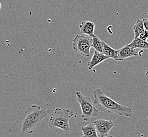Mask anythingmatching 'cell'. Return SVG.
<instances>
[{
    "label": "cell",
    "instance_id": "7a4b0ae2",
    "mask_svg": "<svg viewBox=\"0 0 148 137\" xmlns=\"http://www.w3.org/2000/svg\"><path fill=\"white\" fill-rule=\"evenodd\" d=\"M93 94V102L100 111L126 117H131L133 115V109L131 108L116 102L106 95L100 88L95 90Z\"/></svg>",
    "mask_w": 148,
    "mask_h": 137
},
{
    "label": "cell",
    "instance_id": "ba28073f",
    "mask_svg": "<svg viewBox=\"0 0 148 137\" xmlns=\"http://www.w3.org/2000/svg\"><path fill=\"white\" fill-rule=\"evenodd\" d=\"M108 59L109 58L105 55L103 53L95 50L91 60L87 64L88 70H91L94 67L102 63L104 61Z\"/></svg>",
    "mask_w": 148,
    "mask_h": 137
},
{
    "label": "cell",
    "instance_id": "8fae6325",
    "mask_svg": "<svg viewBox=\"0 0 148 137\" xmlns=\"http://www.w3.org/2000/svg\"><path fill=\"white\" fill-rule=\"evenodd\" d=\"M81 130L82 132V137H98L96 128L93 123H90L86 126L82 127Z\"/></svg>",
    "mask_w": 148,
    "mask_h": 137
},
{
    "label": "cell",
    "instance_id": "5b68a950",
    "mask_svg": "<svg viewBox=\"0 0 148 137\" xmlns=\"http://www.w3.org/2000/svg\"><path fill=\"white\" fill-rule=\"evenodd\" d=\"M91 42L92 38L88 35H76L72 42L73 49L82 55L89 57Z\"/></svg>",
    "mask_w": 148,
    "mask_h": 137
},
{
    "label": "cell",
    "instance_id": "9a60e30c",
    "mask_svg": "<svg viewBox=\"0 0 148 137\" xmlns=\"http://www.w3.org/2000/svg\"><path fill=\"white\" fill-rule=\"evenodd\" d=\"M138 38H141L144 41H147L148 40V31L145 30V31L139 35Z\"/></svg>",
    "mask_w": 148,
    "mask_h": 137
},
{
    "label": "cell",
    "instance_id": "7c38bea8",
    "mask_svg": "<svg viewBox=\"0 0 148 137\" xmlns=\"http://www.w3.org/2000/svg\"><path fill=\"white\" fill-rule=\"evenodd\" d=\"M129 45L134 49H142L148 50V42L147 41H144L138 38H134Z\"/></svg>",
    "mask_w": 148,
    "mask_h": 137
},
{
    "label": "cell",
    "instance_id": "2e32d148",
    "mask_svg": "<svg viewBox=\"0 0 148 137\" xmlns=\"http://www.w3.org/2000/svg\"><path fill=\"white\" fill-rule=\"evenodd\" d=\"M143 23V25L145 27V30L148 31V19H143L142 20Z\"/></svg>",
    "mask_w": 148,
    "mask_h": 137
},
{
    "label": "cell",
    "instance_id": "5bb4252c",
    "mask_svg": "<svg viewBox=\"0 0 148 137\" xmlns=\"http://www.w3.org/2000/svg\"><path fill=\"white\" fill-rule=\"evenodd\" d=\"M133 30L134 33V38H138L139 35L145 30L142 20L138 19L133 26Z\"/></svg>",
    "mask_w": 148,
    "mask_h": 137
},
{
    "label": "cell",
    "instance_id": "8992f818",
    "mask_svg": "<svg viewBox=\"0 0 148 137\" xmlns=\"http://www.w3.org/2000/svg\"><path fill=\"white\" fill-rule=\"evenodd\" d=\"M96 129L98 137H108L110 131L114 126V124L112 120H107L103 119H98L93 122Z\"/></svg>",
    "mask_w": 148,
    "mask_h": 137
},
{
    "label": "cell",
    "instance_id": "e0dca14e",
    "mask_svg": "<svg viewBox=\"0 0 148 137\" xmlns=\"http://www.w3.org/2000/svg\"><path fill=\"white\" fill-rule=\"evenodd\" d=\"M1 7H2V4H1V3L0 2V10H1Z\"/></svg>",
    "mask_w": 148,
    "mask_h": 137
},
{
    "label": "cell",
    "instance_id": "52a82bcc",
    "mask_svg": "<svg viewBox=\"0 0 148 137\" xmlns=\"http://www.w3.org/2000/svg\"><path fill=\"white\" fill-rule=\"evenodd\" d=\"M142 52H143V50L138 51L137 49H134L129 45H126L118 50V53L121 61L128 57L141 56Z\"/></svg>",
    "mask_w": 148,
    "mask_h": 137
},
{
    "label": "cell",
    "instance_id": "6da1fadb",
    "mask_svg": "<svg viewBox=\"0 0 148 137\" xmlns=\"http://www.w3.org/2000/svg\"><path fill=\"white\" fill-rule=\"evenodd\" d=\"M49 113V109H42L36 105H32L10 126L9 132L14 137H25L32 134L36 128L41 124Z\"/></svg>",
    "mask_w": 148,
    "mask_h": 137
},
{
    "label": "cell",
    "instance_id": "277c9868",
    "mask_svg": "<svg viewBox=\"0 0 148 137\" xmlns=\"http://www.w3.org/2000/svg\"><path fill=\"white\" fill-rule=\"evenodd\" d=\"M76 96L82 111L81 118L84 121L88 122L91 118L98 117L99 115L100 110L97 108L89 97L84 96L79 91L76 92Z\"/></svg>",
    "mask_w": 148,
    "mask_h": 137
},
{
    "label": "cell",
    "instance_id": "ac0fdd59",
    "mask_svg": "<svg viewBox=\"0 0 148 137\" xmlns=\"http://www.w3.org/2000/svg\"></svg>",
    "mask_w": 148,
    "mask_h": 137
},
{
    "label": "cell",
    "instance_id": "4fadbf2b",
    "mask_svg": "<svg viewBox=\"0 0 148 137\" xmlns=\"http://www.w3.org/2000/svg\"><path fill=\"white\" fill-rule=\"evenodd\" d=\"M105 42L101 40L96 35H94L92 37L91 47L93 48L96 51L103 53V45Z\"/></svg>",
    "mask_w": 148,
    "mask_h": 137
},
{
    "label": "cell",
    "instance_id": "30bf717a",
    "mask_svg": "<svg viewBox=\"0 0 148 137\" xmlns=\"http://www.w3.org/2000/svg\"><path fill=\"white\" fill-rule=\"evenodd\" d=\"M103 53L107 56L109 59H113L117 61H121L118 53V50H115L110 47V45H107L105 42L104 43Z\"/></svg>",
    "mask_w": 148,
    "mask_h": 137
},
{
    "label": "cell",
    "instance_id": "3957f363",
    "mask_svg": "<svg viewBox=\"0 0 148 137\" xmlns=\"http://www.w3.org/2000/svg\"><path fill=\"white\" fill-rule=\"evenodd\" d=\"M75 115L69 109H61L56 108L54 114L49 119L48 126L51 129L59 128L64 131L66 136H69L70 133V127L69 120L72 117Z\"/></svg>",
    "mask_w": 148,
    "mask_h": 137
},
{
    "label": "cell",
    "instance_id": "9c48e42d",
    "mask_svg": "<svg viewBox=\"0 0 148 137\" xmlns=\"http://www.w3.org/2000/svg\"><path fill=\"white\" fill-rule=\"evenodd\" d=\"M96 24L93 22L89 21H83L79 25V28L80 29L81 33L88 35L90 37H93L95 35L94 31L95 29Z\"/></svg>",
    "mask_w": 148,
    "mask_h": 137
}]
</instances>
